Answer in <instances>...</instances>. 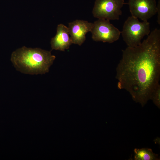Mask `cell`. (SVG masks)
Returning a JSON list of instances; mask_svg holds the SVG:
<instances>
[{
	"label": "cell",
	"mask_w": 160,
	"mask_h": 160,
	"mask_svg": "<svg viewBox=\"0 0 160 160\" xmlns=\"http://www.w3.org/2000/svg\"><path fill=\"white\" fill-rule=\"evenodd\" d=\"M116 68L119 89L128 92L133 100L143 107L159 84L160 30L156 28L139 45L122 50Z\"/></svg>",
	"instance_id": "1"
},
{
	"label": "cell",
	"mask_w": 160,
	"mask_h": 160,
	"mask_svg": "<svg viewBox=\"0 0 160 160\" xmlns=\"http://www.w3.org/2000/svg\"><path fill=\"white\" fill-rule=\"evenodd\" d=\"M55 58L50 51L24 46L12 52L11 61L16 69L22 73L43 74L49 72Z\"/></svg>",
	"instance_id": "2"
},
{
	"label": "cell",
	"mask_w": 160,
	"mask_h": 160,
	"mask_svg": "<svg viewBox=\"0 0 160 160\" xmlns=\"http://www.w3.org/2000/svg\"><path fill=\"white\" fill-rule=\"evenodd\" d=\"M150 32L148 22H140L138 18L131 16L125 21L121 34L127 47H134L140 44L144 37Z\"/></svg>",
	"instance_id": "3"
},
{
	"label": "cell",
	"mask_w": 160,
	"mask_h": 160,
	"mask_svg": "<svg viewBox=\"0 0 160 160\" xmlns=\"http://www.w3.org/2000/svg\"><path fill=\"white\" fill-rule=\"evenodd\" d=\"M124 0H96L92 13L93 16L100 19L119 20L122 13L121 9Z\"/></svg>",
	"instance_id": "4"
},
{
	"label": "cell",
	"mask_w": 160,
	"mask_h": 160,
	"mask_svg": "<svg viewBox=\"0 0 160 160\" xmlns=\"http://www.w3.org/2000/svg\"><path fill=\"white\" fill-rule=\"evenodd\" d=\"M90 32L94 41L110 43L118 40L121 34V31L109 20L100 19L93 23Z\"/></svg>",
	"instance_id": "5"
},
{
	"label": "cell",
	"mask_w": 160,
	"mask_h": 160,
	"mask_svg": "<svg viewBox=\"0 0 160 160\" xmlns=\"http://www.w3.org/2000/svg\"><path fill=\"white\" fill-rule=\"evenodd\" d=\"M128 4L131 16L143 21H148L157 13L155 0H129Z\"/></svg>",
	"instance_id": "6"
},
{
	"label": "cell",
	"mask_w": 160,
	"mask_h": 160,
	"mask_svg": "<svg viewBox=\"0 0 160 160\" xmlns=\"http://www.w3.org/2000/svg\"><path fill=\"white\" fill-rule=\"evenodd\" d=\"M93 23L87 21L76 20L68 23L69 35L72 44L81 45L86 40V35L91 32Z\"/></svg>",
	"instance_id": "7"
},
{
	"label": "cell",
	"mask_w": 160,
	"mask_h": 160,
	"mask_svg": "<svg viewBox=\"0 0 160 160\" xmlns=\"http://www.w3.org/2000/svg\"><path fill=\"white\" fill-rule=\"evenodd\" d=\"M52 50L64 51L72 44L69 36L68 27L62 24L58 25L55 35L50 42Z\"/></svg>",
	"instance_id": "8"
},
{
	"label": "cell",
	"mask_w": 160,
	"mask_h": 160,
	"mask_svg": "<svg viewBox=\"0 0 160 160\" xmlns=\"http://www.w3.org/2000/svg\"><path fill=\"white\" fill-rule=\"evenodd\" d=\"M134 160H159L157 154L153 153L151 149L148 148H135L134 150Z\"/></svg>",
	"instance_id": "9"
},
{
	"label": "cell",
	"mask_w": 160,
	"mask_h": 160,
	"mask_svg": "<svg viewBox=\"0 0 160 160\" xmlns=\"http://www.w3.org/2000/svg\"><path fill=\"white\" fill-rule=\"evenodd\" d=\"M150 100H151L154 104L160 108V85L159 84L153 90L151 95Z\"/></svg>",
	"instance_id": "10"
},
{
	"label": "cell",
	"mask_w": 160,
	"mask_h": 160,
	"mask_svg": "<svg viewBox=\"0 0 160 160\" xmlns=\"http://www.w3.org/2000/svg\"><path fill=\"white\" fill-rule=\"evenodd\" d=\"M157 13L158 14L157 16V22L160 25V3H159L157 6Z\"/></svg>",
	"instance_id": "11"
}]
</instances>
